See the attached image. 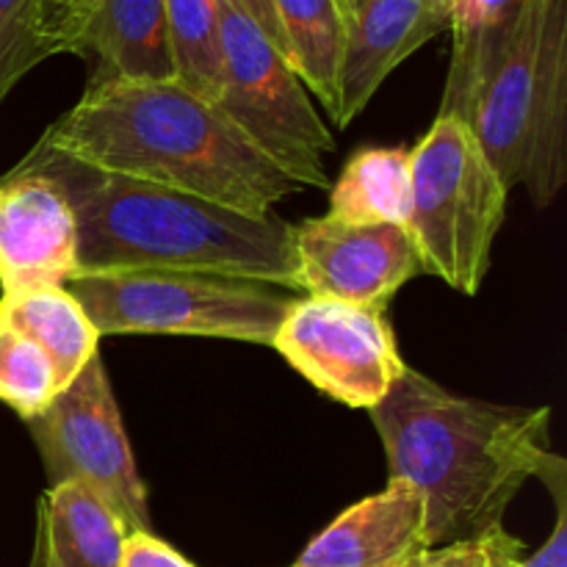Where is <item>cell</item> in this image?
<instances>
[{
	"label": "cell",
	"mask_w": 567,
	"mask_h": 567,
	"mask_svg": "<svg viewBox=\"0 0 567 567\" xmlns=\"http://www.w3.org/2000/svg\"><path fill=\"white\" fill-rule=\"evenodd\" d=\"M17 166L59 183L78 225V275L175 269L299 291L293 225L97 169L39 138Z\"/></svg>",
	"instance_id": "cell-1"
},
{
	"label": "cell",
	"mask_w": 567,
	"mask_h": 567,
	"mask_svg": "<svg viewBox=\"0 0 567 567\" xmlns=\"http://www.w3.org/2000/svg\"><path fill=\"white\" fill-rule=\"evenodd\" d=\"M388 480L421 491L432 548L480 540L551 454V408H507L460 396L404 369L369 410Z\"/></svg>",
	"instance_id": "cell-2"
},
{
	"label": "cell",
	"mask_w": 567,
	"mask_h": 567,
	"mask_svg": "<svg viewBox=\"0 0 567 567\" xmlns=\"http://www.w3.org/2000/svg\"><path fill=\"white\" fill-rule=\"evenodd\" d=\"M44 144L97 169L158 183L241 214L299 192L219 105L177 81H100L44 131Z\"/></svg>",
	"instance_id": "cell-3"
},
{
	"label": "cell",
	"mask_w": 567,
	"mask_h": 567,
	"mask_svg": "<svg viewBox=\"0 0 567 567\" xmlns=\"http://www.w3.org/2000/svg\"><path fill=\"white\" fill-rule=\"evenodd\" d=\"M471 131L507 188L548 208L567 183V0H526L482 83Z\"/></svg>",
	"instance_id": "cell-4"
},
{
	"label": "cell",
	"mask_w": 567,
	"mask_h": 567,
	"mask_svg": "<svg viewBox=\"0 0 567 567\" xmlns=\"http://www.w3.org/2000/svg\"><path fill=\"white\" fill-rule=\"evenodd\" d=\"M410 177L408 227L424 275L474 297L491 271L493 244L507 214V183L468 122L441 114L410 153Z\"/></svg>",
	"instance_id": "cell-5"
},
{
	"label": "cell",
	"mask_w": 567,
	"mask_h": 567,
	"mask_svg": "<svg viewBox=\"0 0 567 567\" xmlns=\"http://www.w3.org/2000/svg\"><path fill=\"white\" fill-rule=\"evenodd\" d=\"M66 291L100 336H205L271 347L293 297L266 282L175 269L75 275Z\"/></svg>",
	"instance_id": "cell-6"
},
{
	"label": "cell",
	"mask_w": 567,
	"mask_h": 567,
	"mask_svg": "<svg viewBox=\"0 0 567 567\" xmlns=\"http://www.w3.org/2000/svg\"><path fill=\"white\" fill-rule=\"evenodd\" d=\"M221 114L299 186L327 188V155L336 150L310 94L286 55L238 0H219Z\"/></svg>",
	"instance_id": "cell-7"
},
{
	"label": "cell",
	"mask_w": 567,
	"mask_h": 567,
	"mask_svg": "<svg viewBox=\"0 0 567 567\" xmlns=\"http://www.w3.org/2000/svg\"><path fill=\"white\" fill-rule=\"evenodd\" d=\"M50 485L75 482L103 498L131 532H150L147 487L138 476L120 408L100 354L28 421Z\"/></svg>",
	"instance_id": "cell-8"
},
{
	"label": "cell",
	"mask_w": 567,
	"mask_h": 567,
	"mask_svg": "<svg viewBox=\"0 0 567 567\" xmlns=\"http://www.w3.org/2000/svg\"><path fill=\"white\" fill-rule=\"evenodd\" d=\"M271 347L347 408H377L408 369L385 313L338 299H293Z\"/></svg>",
	"instance_id": "cell-9"
},
{
	"label": "cell",
	"mask_w": 567,
	"mask_h": 567,
	"mask_svg": "<svg viewBox=\"0 0 567 567\" xmlns=\"http://www.w3.org/2000/svg\"><path fill=\"white\" fill-rule=\"evenodd\" d=\"M293 249L305 297L338 299L382 313L404 282L424 275L408 225H358L319 216L293 227Z\"/></svg>",
	"instance_id": "cell-10"
},
{
	"label": "cell",
	"mask_w": 567,
	"mask_h": 567,
	"mask_svg": "<svg viewBox=\"0 0 567 567\" xmlns=\"http://www.w3.org/2000/svg\"><path fill=\"white\" fill-rule=\"evenodd\" d=\"M78 275V225L50 177L14 166L0 181V288L3 297L64 288Z\"/></svg>",
	"instance_id": "cell-11"
},
{
	"label": "cell",
	"mask_w": 567,
	"mask_h": 567,
	"mask_svg": "<svg viewBox=\"0 0 567 567\" xmlns=\"http://www.w3.org/2000/svg\"><path fill=\"white\" fill-rule=\"evenodd\" d=\"M449 31V0H363L343 17V55L338 89L347 127L408 55Z\"/></svg>",
	"instance_id": "cell-12"
},
{
	"label": "cell",
	"mask_w": 567,
	"mask_h": 567,
	"mask_svg": "<svg viewBox=\"0 0 567 567\" xmlns=\"http://www.w3.org/2000/svg\"><path fill=\"white\" fill-rule=\"evenodd\" d=\"M430 551L424 496L388 480L385 491L338 515L291 567H415Z\"/></svg>",
	"instance_id": "cell-13"
},
{
	"label": "cell",
	"mask_w": 567,
	"mask_h": 567,
	"mask_svg": "<svg viewBox=\"0 0 567 567\" xmlns=\"http://www.w3.org/2000/svg\"><path fill=\"white\" fill-rule=\"evenodd\" d=\"M78 53L97 59L92 83L175 81L164 0H100Z\"/></svg>",
	"instance_id": "cell-14"
},
{
	"label": "cell",
	"mask_w": 567,
	"mask_h": 567,
	"mask_svg": "<svg viewBox=\"0 0 567 567\" xmlns=\"http://www.w3.org/2000/svg\"><path fill=\"white\" fill-rule=\"evenodd\" d=\"M127 526L109 504L75 482L50 485L39 502V567H120Z\"/></svg>",
	"instance_id": "cell-15"
},
{
	"label": "cell",
	"mask_w": 567,
	"mask_h": 567,
	"mask_svg": "<svg viewBox=\"0 0 567 567\" xmlns=\"http://www.w3.org/2000/svg\"><path fill=\"white\" fill-rule=\"evenodd\" d=\"M526 0H449L452 64L441 100V116L468 122L482 83L513 39Z\"/></svg>",
	"instance_id": "cell-16"
},
{
	"label": "cell",
	"mask_w": 567,
	"mask_h": 567,
	"mask_svg": "<svg viewBox=\"0 0 567 567\" xmlns=\"http://www.w3.org/2000/svg\"><path fill=\"white\" fill-rule=\"evenodd\" d=\"M0 319L25 332L48 354L61 391L100 354V332L66 288H37L0 297Z\"/></svg>",
	"instance_id": "cell-17"
},
{
	"label": "cell",
	"mask_w": 567,
	"mask_h": 567,
	"mask_svg": "<svg viewBox=\"0 0 567 567\" xmlns=\"http://www.w3.org/2000/svg\"><path fill=\"white\" fill-rule=\"evenodd\" d=\"M277 20L286 39V59L338 122L341 114V55L343 14L338 0H275Z\"/></svg>",
	"instance_id": "cell-18"
},
{
	"label": "cell",
	"mask_w": 567,
	"mask_h": 567,
	"mask_svg": "<svg viewBox=\"0 0 567 567\" xmlns=\"http://www.w3.org/2000/svg\"><path fill=\"white\" fill-rule=\"evenodd\" d=\"M413 203V177H410V150L369 147L360 150L330 192L332 219L388 221L408 225Z\"/></svg>",
	"instance_id": "cell-19"
},
{
	"label": "cell",
	"mask_w": 567,
	"mask_h": 567,
	"mask_svg": "<svg viewBox=\"0 0 567 567\" xmlns=\"http://www.w3.org/2000/svg\"><path fill=\"white\" fill-rule=\"evenodd\" d=\"M175 81L216 103L221 83L219 0H164Z\"/></svg>",
	"instance_id": "cell-20"
},
{
	"label": "cell",
	"mask_w": 567,
	"mask_h": 567,
	"mask_svg": "<svg viewBox=\"0 0 567 567\" xmlns=\"http://www.w3.org/2000/svg\"><path fill=\"white\" fill-rule=\"evenodd\" d=\"M61 393L48 354L17 327L0 319V402L22 421H33Z\"/></svg>",
	"instance_id": "cell-21"
},
{
	"label": "cell",
	"mask_w": 567,
	"mask_h": 567,
	"mask_svg": "<svg viewBox=\"0 0 567 567\" xmlns=\"http://www.w3.org/2000/svg\"><path fill=\"white\" fill-rule=\"evenodd\" d=\"M44 59L50 48L39 0H0V103Z\"/></svg>",
	"instance_id": "cell-22"
},
{
	"label": "cell",
	"mask_w": 567,
	"mask_h": 567,
	"mask_svg": "<svg viewBox=\"0 0 567 567\" xmlns=\"http://www.w3.org/2000/svg\"><path fill=\"white\" fill-rule=\"evenodd\" d=\"M535 480H543L546 491L551 493L557 520L554 532L540 551L529 559H520V567H567V465L557 454H546V460L537 468Z\"/></svg>",
	"instance_id": "cell-23"
},
{
	"label": "cell",
	"mask_w": 567,
	"mask_h": 567,
	"mask_svg": "<svg viewBox=\"0 0 567 567\" xmlns=\"http://www.w3.org/2000/svg\"><path fill=\"white\" fill-rule=\"evenodd\" d=\"M100 0H39L42 6V31L50 55L78 53L83 31L92 20Z\"/></svg>",
	"instance_id": "cell-24"
},
{
	"label": "cell",
	"mask_w": 567,
	"mask_h": 567,
	"mask_svg": "<svg viewBox=\"0 0 567 567\" xmlns=\"http://www.w3.org/2000/svg\"><path fill=\"white\" fill-rule=\"evenodd\" d=\"M120 567H197L153 532H127Z\"/></svg>",
	"instance_id": "cell-25"
},
{
	"label": "cell",
	"mask_w": 567,
	"mask_h": 567,
	"mask_svg": "<svg viewBox=\"0 0 567 567\" xmlns=\"http://www.w3.org/2000/svg\"><path fill=\"white\" fill-rule=\"evenodd\" d=\"M415 567H487V535L480 540L432 548Z\"/></svg>",
	"instance_id": "cell-26"
},
{
	"label": "cell",
	"mask_w": 567,
	"mask_h": 567,
	"mask_svg": "<svg viewBox=\"0 0 567 567\" xmlns=\"http://www.w3.org/2000/svg\"><path fill=\"white\" fill-rule=\"evenodd\" d=\"M524 543L509 535L504 526L487 535V567H520Z\"/></svg>",
	"instance_id": "cell-27"
},
{
	"label": "cell",
	"mask_w": 567,
	"mask_h": 567,
	"mask_svg": "<svg viewBox=\"0 0 567 567\" xmlns=\"http://www.w3.org/2000/svg\"><path fill=\"white\" fill-rule=\"evenodd\" d=\"M238 6L252 17V22L266 33V37H269V42L286 55V39H282L280 20H277L275 0H238Z\"/></svg>",
	"instance_id": "cell-28"
},
{
	"label": "cell",
	"mask_w": 567,
	"mask_h": 567,
	"mask_svg": "<svg viewBox=\"0 0 567 567\" xmlns=\"http://www.w3.org/2000/svg\"><path fill=\"white\" fill-rule=\"evenodd\" d=\"M360 3H363V0H338V6H341V14H343V17L352 14V11L358 9Z\"/></svg>",
	"instance_id": "cell-29"
},
{
	"label": "cell",
	"mask_w": 567,
	"mask_h": 567,
	"mask_svg": "<svg viewBox=\"0 0 567 567\" xmlns=\"http://www.w3.org/2000/svg\"><path fill=\"white\" fill-rule=\"evenodd\" d=\"M31 567H39V563H33V559H31Z\"/></svg>",
	"instance_id": "cell-30"
}]
</instances>
